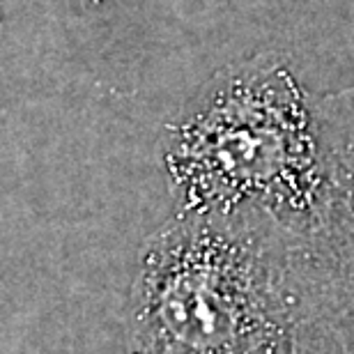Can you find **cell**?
I'll return each mask as SVG.
<instances>
[{
  "instance_id": "6da1fadb",
  "label": "cell",
  "mask_w": 354,
  "mask_h": 354,
  "mask_svg": "<svg viewBox=\"0 0 354 354\" xmlns=\"http://www.w3.org/2000/svg\"><path fill=\"white\" fill-rule=\"evenodd\" d=\"M124 334L127 354H317L301 230L177 212L140 249Z\"/></svg>"
},
{
  "instance_id": "7a4b0ae2",
  "label": "cell",
  "mask_w": 354,
  "mask_h": 354,
  "mask_svg": "<svg viewBox=\"0 0 354 354\" xmlns=\"http://www.w3.org/2000/svg\"><path fill=\"white\" fill-rule=\"evenodd\" d=\"M161 159L182 214L258 212L306 230L327 191L317 104L272 53L218 69L168 124Z\"/></svg>"
},
{
  "instance_id": "3957f363",
  "label": "cell",
  "mask_w": 354,
  "mask_h": 354,
  "mask_svg": "<svg viewBox=\"0 0 354 354\" xmlns=\"http://www.w3.org/2000/svg\"><path fill=\"white\" fill-rule=\"evenodd\" d=\"M327 191L301 230L315 304L317 354H354V86L317 104Z\"/></svg>"
}]
</instances>
